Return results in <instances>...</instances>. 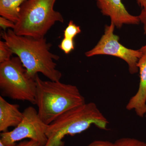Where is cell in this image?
<instances>
[{
  "label": "cell",
  "instance_id": "obj_1",
  "mask_svg": "<svg viewBox=\"0 0 146 146\" xmlns=\"http://www.w3.org/2000/svg\"><path fill=\"white\" fill-rule=\"evenodd\" d=\"M1 36L20 58L31 77L35 79L41 73L50 80L60 81L62 73L56 69L55 62L59 56L51 52V45L45 37L18 35L11 29L2 32Z\"/></svg>",
  "mask_w": 146,
  "mask_h": 146
},
{
  "label": "cell",
  "instance_id": "obj_2",
  "mask_svg": "<svg viewBox=\"0 0 146 146\" xmlns=\"http://www.w3.org/2000/svg\"><path fill=\"white\" fill-rule=\"evenodd\" d=\"M35 80L37 112L46 124L48 125L63 113L86 103L75 85L60 81H45L38 74Z\"/></svg>",
  "mask_w": 146,
  "mask_h": 146
},
{
  "label": "cell",
  "instance_id": "obj_3",
  "mask_svg": "<svg viewBox=\"0 0 146 146\" xmlns=\"http://www.w3.org/2000/svg\"><path fill=\"white\" fill-rule=\"evenodd\" d=\"M108 123L96 104L85 103L63 113L48 125L46 131L48 141L44 146H64L62 140L67 135L81 133L92 124L106 130Z\"/></svg>",
  "mask_w": 146,
  "mask_h": 146
},
{
  "label": "cell",
  "instance_id": "obj_4",
  "mask_svg": "<svg viewBox=\"0 0 146 146\" xmlns=\"http://www.w3.org/2000/svg\"><path fill=\"white\" fill-rule=\"evenodd\" d=\"M56 1L27 0L21 5L13 31L21 36L44 37L56 23H64L62 14L54 9Z\"/></svg>",
  "mask_w": 146,
  "mask_h": 146
},
{
  "label": "cell",
  "instance_id": "obj_5",
  "mask_svg": "<svg viewBox=\"0 0 146 146\" xmlns=\"http://www.w3.org/2000/svg\"><path fill=\"white\" fill-rule=\"evenodd\" d=\"M0 90L2 96L36 104L35 78L28 74L19 57L0 63Z\"/></svg>",
  "mask_w": 146,
  "mask_h": 146
},
{
  "label": "cell",
  "instance_id": "obj_6",
  "mask_svg": "<svg viewBox=\"0 0 146 146\" xmlns=\"http://www.w3.org/2000/svg\"><path fill=\"white\" fill-rule=\"evenodd\" d=\"M115 26L113 23L106 25L104 33L96 45L85 52L86 57L99 55H106L119 58L127 63L129 71L131 74L138 72V63L142 55L140 49L135 50L126 48L119 42V37L114 34Z\"/></svg>",
  "mask_w": 146,
  "mask_h": 146
},
{
  "label": "cell",
  "instance_id": "obj_7",
  "mask_svg": "<svg viewBox=\"0 0 146 146\" xmlns=\"http://www.w3.org/2000/svg\"><path fill=\"white\" fill-rule=\"evenodd\" d=\"M24 117L21 123L13 130L1 133L0 141L5 146H15L17 141L29 138L44 146L48 139L46 131L48 125L39 117L38 112L32 106L24 110Z\"/></svg>",
  "mask_w": 146,
  "mask_h": 146
},
{
  "label": "cell",
  "instance_id": "obj_8",
  "mask_svg": "<svg viewBox=\"0 0 146 146\" xmlns=\"http://www.w3.org/2000/svg\"><path fill=\"white\" fill-rule=\"evenodd\" d=\"M97 6L104 16H108L117 28L124 25H138V16L131 15L127 10L121 0H95Z\"/></svg>",
  "mask_w": 146,
  "mask_h": 146
},
{
  "label": "cell",
  "instance_id": "obj_9",
  "mask_svg": "<svg viewBox=\"0 0 146 146\" xmlns=\"http://www.w3.org/2000/svg\"><path fill=\"white\" fill-rule=\"evenodd\" d=\"M142 55L138 61V67L140 73V83L138 91L131 98L126 108L133 110L140 117L146 114V44L140 49Z\"/></svg>",
  "mask_w": 146,
  "mask_h": 146
},
{
  "label": "cell",
  "instance_id": "obj_10",
  "mask_svg": "<svg viewBox=\"0 0 146 146\" xmlns=\"http://www.w3.org/2000/svg\"><path fill=\"white\" fill-rule=\"evenodd\" d=\"M19 105L12 104L0 96V131H8L9 128L16 127L24 117L23 112L20 111Z\"/></svg>",
  "mask_w": 146,
  "mask_h": 146
},
{
  "label": "cell",
  "instance_id": "obj_11",
  "mask_svg": "<svg viewBox=\"0 0 146 146\" xmlns=\"http://www.w3.org/2000/svg\"><path fill=\"white\" fill-rule=\"evenodd\" d=\"M27 0H0V15L15 24L19 18L21 5Z\"/></svg>",
  "mask_w": 146,
  "mask_h": 146
},
{
  "label": "cell",
  "instance_id": "obj_12",
  "mask_svg": "<svg viewBox=\"0 0 146 146\" xmlns=\"http://www.w3.org/2000/svg\"><path fill=\"white\" fill-rule=\"evenodd\" d=\"M115 146H146V143L135 138H123L115 142Z\"/></svg>",
  "mask_w": 146,
  "mask_h": 146
},
{
  "label": "cell",
  "instance_id": "obj_13",
  "mask_svg": "<svg viewBox=\"0 0 146 146\" xmlns=\"http://www.w3.org/2000/svg\"><path fill=\"white\" fill-rule=\"evenodd\" d=\"M81 32L80 27L74 24V21H70L69 22L68 26L64 31L63 35L65 38L74 39V37Z\"/></svg>",
  "mask_w": 146,
  "mask_h": 146
},
{
  "label": "cell",
  "instance_id": "obj_14",
  "mask_svg": "<svg viewBox=\"0 0 146 146\" xmlns=\"http://www.w3.org/2000/svg\"><path fill=\"white\" fill-rule=\"evenodd\" d=\"M13 52L5 41H0V63H3L11 59Z\"/></svg>",
  "mask_w": 146,
  "mask_h": 146
},
{
  "label": "cell",
  "instance_id": "obj_15",
  "mask_svg": "<svg viewBox=\"0 0 146 146\" xmlns=\"http://www.w3.org/2000/svg\"><path fill=\"white\" fill-rule=\"evenodd\" d=\"M58 47L65 54H69L74 49V39L64 37Z\"/></svg>",
  "mask_w": 146,
  "mask_h": 146
},
{
  "label": "cell",
  "instance_id": "obj_16",
  "mask_svg": "<svg viewBox=\"0 0 146 146\" xmlns=\"http://www.w3.org/2000/svg\"><path fill=\"white\" fill-rule=\"evenodd\" d=\"M15 23L7 19L4 17L1 16L0 17V27L3 31H5L7 29H14Z\"/></svg>",
  "mask_w": 146,
  "mask_h": 146
},
{
  "label": "cell",
  "instance_id": "obj_17",
  "mask_svg": "<svg viewBox=\"0 0 146 146\" xmlns=\"http://www.w3.org/2000/svg\"><path fill=\"white\" fill-rule=\"evenodd\" d=\"M88 146H115V143L108 141H95L89 144Z\"/></svg>",
  "mask_w": 146,
  "mask_h": 146
},
{
  "label": "cell",
  "instance_id": "obj_18",
  "mask_svg": "<svg viewBox=\"0 0 146 146\" xmlns=\"http://www.w3.org/2000/svg\"><path fill=\"white\" fill-rule=\"evenodd\" d=\"M138 16L140 19V22L143 25L144 34L146 35V7L145 8L142 9L141 13Z\"/></svg>",
  "mask_w": 146,
  "mask_h": 146
},
{
  "label": "cell",
  "instance_id": "obj_19",
  "mask_svg": "<svg viewBox=\"0 0 146 146\" xmlns=\"http://www.w3.org/2000/svg\"><path fill=\"white\" fill-rule=\"evenodd\" d=\"M15 146H40L38 142L33 140L23 141Z\"/></svg>",
  "mask_w": 146,
  "mask_h": 146
},
{
  "label": "cell",
  "instance_id": "obj_20",
  "mask_svg": "<svg viewBox=\"0 0 146 146\" xmlns=\"http://www.w3.org/2000/svg\"><path fill=\"white\" fill-rule=\"evenodd\" d=\"M137 4L141 8H145L146 7V0H136Z\"/></svg>",
  "mask_w": 146,
  "mask_h": 146
},
{
  "label": "cell",
  "instance_id": "obj_21",
  "mask_svg": "<svg viewBox=\"0 0 146 146\" xmlns=\"http://www.w3.org/2000/svg\"><path fill=\"white\" fill-rule=\"evenodd\" d=\"M0 146H5L1 141H0Z\"/></svg>",
  "mask_w": 146,
  "mask_h": 146
}]
</instances>
